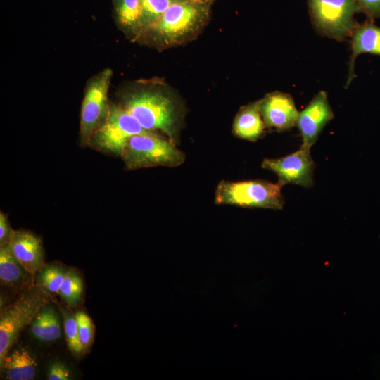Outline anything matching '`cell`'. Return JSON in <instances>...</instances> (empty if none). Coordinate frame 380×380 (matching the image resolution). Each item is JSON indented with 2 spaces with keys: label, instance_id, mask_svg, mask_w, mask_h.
Returning <instances> with one entry per match:
<instances>
[{
  "label": "cell",
  "instance_id": "1",
  "mask_svg": "<svg viewBox=\"0 0 380 380\" xmlns=\"http://www.w3.org/2000/svg\"><path fill=\"white\" fill-rule=\"evenodd\" d=\"M147 130L160 131L177 143L178 113L174 101L159 89L142 86L121 94L118 103Z\"/></svg>",
  "mask_w": 380,
  "mask_h": 380
},
{
  "label": "cell",
  "instance_id": "2",
  "mask_svg": "<svg viewBox=\"0 0 380 380\" xmlns=\"http://www.w3.org/2000/svg\"><path fill=\"white\" fill-rule=\"evenodd\" d=\"M211 3L182 0L171 5L159 20L139 38L157 46L177 44L198 30L209 15Z\"/></svg>",
  "mask_w": 380,
  "mask_h": 380
},
{
  "label": "cell",
  "instance_id": "3",
  "mask_svg": "<svg viewBox=\"0 0 380 380\" xmlns=\"http://www.w3.org/2000/svg\"><path fill=\"white\" fill-rule=\"evenodd\" d=\"M282 186L263 179L229 182L217 186L215 203L242 208L281 210L284 205Z\"/></svg>",
  "mask_w": 380,
  "mask_h": 380
},
{
  "label": "cell",
  "instance_id": "4",
  "mask_svg": "<svg viewBox=\"0 0 380 380\" xmlns=\"http://www.w3.org/2000/svg\"><path fill=\"white\" fill-rule=\"evenodd\" d=\"M129 170L163 166L175 167L185 160L175 143L160 135L137 134L127 141L120 156Z\"/></svg>",
  "mask_w": 380,
  "mask_h": 380
},
{
  "label": "cell",
  "instance_id": "5",
  "mask_svg": "<svg viewBox=\"0 0 380 380\" xmlns=\"http://www.w3.org/2000/svg\"><path fill=\"white\" fill-rule=\"evenodd\" d=\"M49 301V296L35 285L24 290L13 303L1 310V369L23 329L30 324L39 308Z\"/></svg>",
  "mask_w": 380,
  "mask_h": 380
},
{
  "label": "cell",
  "instance_id": "6",
  "mask_svg": "<svg viewBox=\"0 0 380 380\" xmlns=\"http://www.w3.org/2000/svg\"><path fill=\"white\" fill-rule=\"evenodd\" d=\"M137 134L160 135L144 128L120 104L110 103L106 120L91 137L87 146L103 153L121 156L127 140Z\"/></svg>",
  "mask_w": 380,
  "mask_h": 380
},
{
  "label": "cell",
  "instance_id": "7",
  "mask_svg": "<svg viewBox=\"0 0 380 380\" xmlns=\"http://www.w3.org/2000/svg\"><path fill=\"white\" fill-rule=\"evenodd\" d=\"M308 4L316 31L340 42L351 37L357 25L354 15L362 13L355 0H308Z\"/></svg>",
  "mask_w": 380,
  "mask_h": 380
},
{
  "label": "cell",
  "instance_id": "8",
  "mask_svg": "<svg viewBox=\"0 0 380 380\" xmlns=\"http://www.w3.org/2000/svg\"><path fill=\"white\" fill-rule=\"evenodd\" d=\"M113 70L108 68L91 77L87 82L82 103L80 141L87 146L93 134L107 119L110 108L108 91Z\"/></svg>",
  "mask_w": 380,
  "mask_h": 380
},
{
  "label": "cell",
  "instance_id": "9",
  "mask_svg": "<svg viewBox=\"0 0 380 380\" xmlns=\"http://www.w3.org/2000/svg\"><path fill=\"white\" fill-rule=\"evenodd\" d=\"M262 167L274 172L281 186L287 184L310 187L314 184L315 163L310 150L300 146L296 152L279 158H265Z\"/></svg>",
  "mask_w": 380,
  "mask_h": 380
},
{
  "label": "cell",
  "instance_id": "10",
  "mask_svg": "<svg viewBox=\"0 0 380 380\" xmlns=\"http://www.w3.org/2000/svg\"><path fill=\"white\" fill-rule=\"evenodd\" d=\"M334 118L327 94L321 91L298 112L296 125L303 139L301 147L310 150L324 126Z\"/></svg>",
  "mask_w": 380,
  "mask_h": 380
},
{
  "label": "cell",
  "instance_id": "11",
  "mask_svg": "<svg viewBox=\"0 0 380 380\" xmlns=\"http://www.w3.org/2000/svg\"><path fill=\"white\" fill-rule=\"evenodd\" d=\"M260 112L266 127L284 132L293 128L298 112L288 94L274 91L260 100Z\"/></svg>",
  "mask_w": 380,
  "mask_h": 380
},
{
  "label": "cell",
  "instance_id": "12",
  "mask_svg": "<svg viewBox=\"0 0 380 380\" xmlns=\"http://www.w3.org/2000/svg\"><path fill=\"white\" fill-rule=\"evenodd\" d=\"M15 258L34 277L45 264L41 239L27 230H14L8 243Z\"/></svg>",
  "mask_w": 380,
  "mask_h": 380
},
{
  "label": "cell",
  "instance_id": "13",
  "mask_svg": "<svg viewBox=\"0 0 380 380\" xmlns=\"http://www.w3.org/2000/svg\"><path fill=\"white\" fill-rule=\"evenodd\" d=\"M351 56L348 63V75L346 88L355 77L354 66L356 58L362 53L380 56V27L367 19L357 23L351 35Z\"/></svg>",
  "mask_w": 380,
  "mask_h": 380
},
{
  "label": "cell",
  "instance_id": "14",
  "mask_svg": "<svg viewBox=\"0 0 380 380\" xmlns=\"http://www.w3.org/2000/svg\"><path fill=\"white\" fill-rule=\"evenodd\" d=\"M32 335L42 342H52L61 335V315L57 308L49 302L42 305L30 324Z\"/></svg>",
  "mask_w": 380,
  "mask_h": 380
},
{
  "label": "cell",
  "instance_id": "15",
  "mask_svg": "<svg viewBox=\"0 0 380 380\" xmlns=\"http://www.w3.org/2000/svg\"><path fill=\"white\" fill-rule=\"evenodd\" d=\"M265 128L260 112V101L243 106L235 117L233 132L237 137L250 141L261 138Z\"/></svg>",
  "mask_w": 380,
  "mask_h": 380
},
{
  "label": "cell",
  "instance_id": "16",
  "mask_svg": "<svg viewBox=\"0 0 380 380\" xmlns=\"http://www.w3.org/2000/svg\"><path fill=\"white\" fill-rule=\"evenodd\" d=\"M113 13L118 27L128 37L137 39L141 32V0H112Z\"/></svg>",
  "mask_w": 380,
  "mask_h": 380
},
{
  "label": "cell",
  "instance_id": "17",
  "mask_svg": "<svg viewBox=\"0 0 380 380\" xmlns=\"http://www.w3.org/2000/svg\"><path fill=\"white\" fill-rule=\"evenodd\" d=\"M37 363L26 348H19L8 353L1 372L8 380H31L36 375Z\"/></svg>",
  "mask_w": 380,
  "mask_h": 380
},
{
  "label": "cell",
  "instance_id": "18",
  "mask_svg": "<svg viewBox=\"0 0 380 380\" xmlns=\"http://www.w3.org/2000/svg\"><path fill=\"white\" fill-rule=\"evenodd\" d=\"M33 277L11 253L8 244L0 246V281L1 286L20 289Z\"/></svg>",
  "mask_w": 380,
  "mask_h": 380
},
{
  "label": "cell",
  "instance_id": "19",
  "mask_svg": "<svg viewBox=\"0 0 380 380\" xmlns=\"http://www.w3.org/2000/svg\"><path fill=\"white\" fill-rule=\"evenodd\" d=\"M68 270L60 262L45 263L34 276L36 286L49 296L58 293Z\"/></svg>",
  "mask_w": 380,
  "mask_h": 380
},
{
  "label": "cell",
  "instance_id": "20",
  "mask_svg": "<svg viewBox=\"0 0 380 380\" xmlns=\"http://www.w3.org/2000/svg\"><path fill=\"white\" fill-rule=\"evenodd\" d=\"M83 289V281L78 272L68 268L58 294L68 306L76 307L82 298Z\"/></svg>",
  "mask_w": 380,
  "mask_h": 380
},
{
  "label": "cell",
  "instance_id": "21",
  "mask_svg": "<svg viewBox=\"0 0 380 380\" xmlns=\"http://www.w3.org/2000/svg\"><path fill=\"white\" fill-rule=\"evenodd\" d=\"M180 1L182 0H141L142 17L139 37L159 20L171 5Z\"/></svg>",
  "mask_w": 380,
  "mask_h": 380
},
{
  "label": "cell",
  "instance_id": "22",
  "mask_svg": "<svg viewBox=\"0 0 380 380\" xmlns=\"http://www.w3.org/2000/svg\"><path fill=\"white\" fill-rule=\"evenodd\" d=\"M63 322L65 339L69 350L75 355H80L85 350L80 342L75 314L69 307L58 306Z\"/></svg>",
  "mask_w": 380,
  "mask_h": 380
},
{
  "label": "cell",
  "instance_id": "23",
  "mask_svg": "<svg viewBox=\"0 0 380 380\" xmlns=\"http://www.w3.org/2000/svg\"><path fill=\"white\" fill-rule=\"evenodd\" d=\"M75 314L77 322L80 340L86 350L94 341V327L91 318L84 311L80 310Z\"/></svg>",
  "mask_w": 380,
  "mask_h": 380
},
{
  "label": "cell",
  "instance_id": "24",
  "mask_svg": "<svg viewBox=\"0 0 380 380\" xmlns=\"http://www.w3.org/2000/svg\"><path fill=\"white\" fill-rule=\"evenodd\" d=\"M367 19L374 20L380 18V0H355Z\"/></svg>",
  "mask_w": 380,
  "mask_h": 380
},
{
  "label": "cell",
  "instance_id": "25",
  "mask_svg": "<svg viewBox=\"0 0 380 380\" xmlns=\"http://www.w3.org/2000/svg\"><path fill=\"white\" fill-rule=\"evenodd\" d=\"M70 379V371L64 364L61 362H54L50 365L47 372V379L68 380Z\"/></svg>",
  "mask_w": 380,
  "mask_h": 380
},
{
  "label": "cell",
  "instance_id": "26",
  "mask_svg": "<svg viewBox=\"0 0 380 380\" xmlns=\"http://www.w3.org/2000/svg\"><path fill=\"white\" fill-rule=\"evenodd\" d=\"M14 230L11 227L7 216L0 212V246L8 245Z\"/></svg>",
  "mask_w": 380,
  "mask_h": 380
},
{
  "label": "cell",
  "instance_id": "27",
  "mask_svg": "<svg viewBox=\"0 0 380 380\" xmlns=\"http://www.w3.org/2000/svg\"><path fill=\"white\" fill-rule=\"evenodd\" d=\"M205 1L212 3L213 0H205Z\"/></svg>",
  "mask_w": 380,
  "mask_h": 380
}]
</instances>
